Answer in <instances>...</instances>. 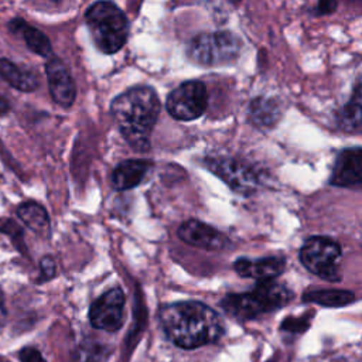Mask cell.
Returning <instances> with one entry per match:
<instances>
[{
	"label": "cell",
	"instance_id": "5",
	"mask_svg": "<svg viewBox=\"0 0 362 362\" xmlns=\"http://www.w3.org/2000/svg\"><path fill=\"white\" fill-rule=\"evenodd\" d=\"M240 49V40L230 31L202 33L188 41L187 57L202 66H219L236 61Z\"/></svg>",
	"mask_w": 362,
	"mask_h": 362
},
{
	"label": "cell",
	"instance_id": "8",
	"mask_svg": "<svg viewBox=\"0 0 362 362\" xmlns=\"http://www.w3.org/2000/svg\"><path fill=\"white\" fill-rule=\"evenodd\" d=\"M206 167L225 181L235 192L249 195L259 187L257 173L247 164L229 157L206 158Z\"/></svg>",
	"mask_w": 362,
	"mask_h": 362
},
{
	"label": "cell",
	"instance_id": "23",
	"mask_svg": "<svg viewBox=\"0 0 362 362\" xmlns=\"http://www.w3.org/2000/svg\"><path fill=\"white\" fill-rule=\"evenodd\" d=\"M337 8V0H318L317 7H315V14L322 16V14H329Z\"/></svg>",
	"mask_w": 362,
	"mask_h": 362
},
{
	"label": "cell",
	"instance_id": "22",
	"mask_svg": "<svg viewBox=\"0 0 362 362\" xmlns=\"http://www.w3.org/2000/svg\"><path fill=\"white\" fill-rule=\"evenodd\" d=\"M18 359L20 362H47L41 352L35 348L25 346L18 352Z\"/></svg>",
	"mask_w": 362,
	"mask_h": 362
},
{
	"label": "cell",
	"instance_id": "20",
	"mask_svg": "<svg viewBox=\"0 0 362 362\" xmlns=\"http://www.w3.org/2000/svg\"><path fill=\"white\" fill-rule=\"evenodd\" d=\"M354 293L348 290H308L303 294L305 303H315L324 307H344L352 303Z\"/></svg>",
	"mask_w": 362,
	"mask_h": 362
},
{
	"label": "cell",
	"instance_id": "19",
	"mask_svg": "<svg viewBox=\"0 0 362 362\" xmlns=\"http://www.w3.org/2000/svg\"><path fill=\"white\" fill-rule=\"evenodd\" d=\"M17 215L33 232H35L38 235H44V236H47L49 233V230H51L49 218H48L47 211L44 209V206H41L40 204L33 202V201L23 202L17 208Z\"/></svg>",
	"mask_w": 362,
	"mask_h": 362
},
{
	"label": "cell",
	"instance_id": "18",
	"mask_svg": "<svg viewBox=\"0 0 362 362\" xmlns=\"http://www.w3.org/2000/svg\"><path fill=\"white\" fill-rule=\"evenodd\" d=\"M0 76L21 92H34L38 86V79L31 71H25L6 58H0Z\"/></svg>",
	"mask_w": 362,
	"mask_h": 362
},
{
	"label": "cell",
	"instance_id": "16",
	"mask_svg": "<svg viewBox=\"0 0 362 362\" xmlns=\"http://www.w3.org/2000/svg\"><path fill=\"white\" fill-rule=\"evenodd\" d=\"M150 163L144 160H126L122 161L112 174V184L115 189L124 191L136 187L144 178Z\"/></svg>",
	"mask_w": 362,
	"mask_h": 362
},
{
	"label": "cell",
	"instance_id": "10",
	"mask_svg": "<svg viewBox=\"0 0 362 362\" xmlns=\"http://www.w3.org/2000/svg\"><path fill=\"white\" fill-rule=\"evenodd\" d=\"M45 75L54 102L61 107H71L76 98V88L65 64L55 55L47 58Z\"/></svg>",
	"mask_w": 362,
	"mask_h": 362
},
{
	"label": "cell",
	"instance_id": "6",
	"mask_svg": "<svg viewBox=\"0 0 362 362\" xmlns=\"http://www.w3.org/2000/svg\"><path fill=\"white\" fill-rule=\"evenodd\" d=\"M341 257L339 245L324 236L307 239L300 250V260L307 270L328 281H338V260Z\"/></svg>",
	"mask_w": 362,
	"mask_h": 362
},
{
	"label": "cell",
	"instance_id": "14",
	"mask_svg": "<svg viewBox=\"0 0 362 362\" xmlns=\"http://www.w3.org/2000/svg\"><path fill=\"white\" fill-rule=\"evenodd\" d=\"M8 30L14 34L21 35V38L24 40L28 49L33 51L34 54L44 57V58H49L54 55L51 41L48 40V37L41 30L27 24L25 20L20 18V17L10 20Z\"/></svg>",
	"mask_w": 362,
	"mask_h": 362
},
{
	"label": "cell",
	"instance_id": "26",
	"mask_svg": "<svg viewBox=\"0 0 362 362\" xmlns=\"http://www.w3.org/2000/svg\"><path fill=\"white\" fill-rule=\"evenodd\" d=\"M8 110V102L0 96V116Z\"/></svg>",
	"mask_w": 362,
	"mask_h": 362
},
{
	"label": "cell",
	"instance_id": "3",
	"mask_svg": "<svg viewBox=\"0 0 362 362\" xmlns=\"http://www.w3.org/2000/svg\"><path fill=\"white\" fill-rule=\"evenodd\" d=\"M86 28L95 47L103 54H115L126 44L129 20L122 8L110 0H99L85 11Z\"/></svg>",
	"mask_w": 362,
	"mask_h": 362
},
{
	"label": "cell",
	"instance_id": "17",
	"mask_svg": "<svg viewBox=\"0 0 362 362\" xmlns=\"http://www.w3.org/2000/svg\"><path fill=\"white\" fill-rule=\"evenodd\" d=\"M281 116V106L272 98H255L249 105V120L260 129L273 127Z\"/></svg>",
	"mask_w": 362,
	"mask_h": 362
},
{
	"label": "cell",
	"instance_id": "9",
	"mask_svg": "<svg viewBox=\"0 0 362 362\" xmlns=\"http://www.w3.org/2000/svg\"><path fill=\"white\" fill-rule=\"evenodd\" d=\"M124 294L120 288H112L96 298L89 308V321L93 328L115 332L123 324Z\"/></svg>",
	"mask_w": 362,
	"mask_h": 362
},
{
	"label": "cell",
	"instance_id": "4",
	"mask_svg": "<svg viewBox=\"0 0 362 362\" xmlns=\"http://www.w3.org/2000/svg\"><path fill=\"white\" fill-rule=\"evenodd\" d=\"M291 296V291L286 286L273 280H266L259 281L249 293L229 294L223 297L221 307L233 318L252 320L286 305Z\"/></svg>",
	"mask_w": 362,
	"mask_h": 362
},
{
	"label": "cell",
	"instance_id": "11",
	"mask_svg": "<svg viewBox=\"0 0 362 362\" xmlns=\"http://www.w3.org/2000/svg\"><path fill=\"white\" fill-rule=\"evenodd\" d=\"M177 233L182 242L205 250H222L229 245V239L223 233L197 219L181 223Z\"/></svg>",
	"mask_w": 362,
	"mask_h": 362
},
{
	"label": "cell",
	"instance_id": "25",
	"mask_svg": "<svg viewBox=\"0 0 362 362\" xmlns=\"http://www.w3.org/2000/svg\"><path fill=\"white\" fill-rule=\"evenodd\" d=\"M7 317V308H6V301H4V294L0 290V328L4 325Z\"/></svg>",
	"mask_w": 362,
	"mask_h": 362
},
{
	"label": "cell",
	"instance_id": "1",
	"mask_svg": "<svg viewBox=\"0 0 362 362\" xmlns=\"http://www.w3.org/2000/svg\"><path fill=\"white\" fill-rule=\"evenodd\" d=\"M165 337L180 348L194 349L218 341L223 334L221 317L199 301H177L160 311Z\"/></svg>",
	"mask_w": 362,
	"mask_h": 362
},
{
	"label": "cell",
	"instance_id": "24",
	"mask_svg": "<svg viewBox=\"0 0 362 362\" xmlns=\"http://www.w3.org/2000/svg\"><path fill=\"white\" fill-rule=\"evenodd\" d=\"M41 270H42V277H47V279L52 277L55 273V264H54L52 259L44 257L41 260Z\"/></svg>",
	"mask_w": 362,
	"mask_h": 362
},
{
	"label": "cell",
	"instance_id": "13",
	"mask_svg": "<svg viewBox=\"0 0 362 362\" xmlns=\"http://www.w3.org/2000/svg\"><path fill=\"white\" fill-rule=\"evenodd\" d=\"M235 270L242 277L256 279L259 281L273 280L284 270V259L279 256L263 257V259H238L235 262Z\"/></svg>",
	"mask_w": 362,
	"mask_h": 362
},
{
	"label": "cell",
	"instance_id": "7",
	"mask_svg": "<svg viewBox=\"0 0 362 362\" xmlns=\"http://www.w3.org/2000/svg\"><path fill=\"white\" fill-rule=\"evenodd\" d=\"M208 106V93L204 82L185 81L173 89L165 100V109L171 117L182 122L202 116Z\"/></svg>",
	"mask_w": 362,
	"mask_h": 362
},
{
	"label": "cell",
	"instance_id": "12",
	"mask_svg": "<svg viewBox=\"0 0 362 362\" xmlns=\"http://www.w3.org/2000/svg\"><path fill=\"white\" fill-rule=\"evenodd\" d=\"M331 184L362 189V148L342 150L334 164Z\"/></svg>",
	"mask_w": 362,
	"mask_h": 362
},
{
	"label": "cell",
	"instance_id": "2",
	"mask_svg": "<svg viewBox=\"0 0 362 362\" xmlns=\"http://www.w3.org/2000/svg\"><path fill=\"white\" fill-rule=\"evenodd\" d=\"M161 110L160 98L151 86L137 85L117 95L110 103V115L130 147L150 148V139Z\"/></svg>",
	"mask_w": 362,
	"mask_h": 362
},
{
	"label": "cell",
	"instance_id": "15",
	"mask_svg": "<svg viewBox=\"0 0 362 362\" xmlns=\"http://www.w3.org/2000/svg\"><path fill=\"white\" fill-rule=\"evenodd\" d=\"M337 123L345 132L362 129V76L354 85L349 100L338 110Z\"/></svg>",
	"mask_w": 362,
	"mask_h": 362
},
{
	"label": "cell",
	"instance_id": "21",
	"mask_svg": "<svg viewBox=\"0 0 362 362\" xmlns=\"http://www.w3.org/2000/svg\"><path fill=\"white\" fill-rule=\"evenodd\" d=\"M313 314H304L301 317H287L286 320L281 321V331L286 332H293V334H300L304 332L310 327V318Z\"/></svg>",
	"mask_w": 362,
	"mask_h": 362
}]
</instances>
